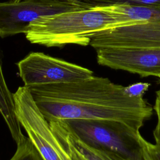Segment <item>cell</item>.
I'll use <instances>...</instances> for the list:
<instances>
[{
    "label": "cell",
    "mask_w": 160,
    "mask_h": 160,
    "mask_svg": "<svg viewBox=\"0 0 160 160\" xmlns=\"http://www.w3.org/2000/svg\"><path fill=\"white\" fill-rule=\"evenodd\" d=\"M39 109L49 122L68 119H109L123 122L139 131L152 114L143 98L130 95L126 86L107 78L28 88Z\"/></svg>",
    "instance_id": "obj_1"
},
{
    "label": "cell",
    "mask_w": 160,
    "mask_h": 160,
    "mask_svg": "<svg viewBox=\"0 0 160 160\" xmlns=\"http://www.w3.org/2000/svg\"><path fill=\"white\" fill-rule=\"evenodd\" d=\"M127 26L103 6L44 16L31 22L24 34L31 43L61 48L68 44L89 45L96 32Z\"/></svg>",
    "instance_id": "obj_2"
},
{
    "label": "cell",
    "mask_w": 160,
    "mask_h": 160,
    "mask_svg": "<svg viewBox=\"0 0 160 160\" xmlns=\"http://www.w3.org/2000/svg\"><path fill=\"white\" fill-rule=\"evenodd\" d=\"M66 122L89 147L116 154L124 160H145L142 136L127 124L109 119H68Z\"/></svg>",
    "instance_id": "obj_3"
},
{
    "label": "cell",
    "mask_w": 160,
    "mask_h": 160,
    "mask_svg": "<svg viewBox=\"0 0 160 160\" xmlns=\"http://www.w3.org/2000/svg\"><path fill=\"white\" fill-rule=\"evenodd\" d=\"M80 0H20L0 2V38L25 33L29 24L49 15L85 9Z\"/></svg>",
    "instance_id": "obj_4"
},
{
    "label": "cell",
    "mask_w": 160,
    "mask_h": 160,
    "mask_svg": "<svg viewBox=\"0 0 160 160\" xmlns=\"http://www.w3.org/2000/svg\"><path fill=\"white\" fill-rule=\"evenodd\" d=\"M17 66L27 88L76 82L93 76V72L86 68L39 52L29 53Z\"/></svg>",
    "instance_id": "obj_5"
},
{
    "label": "cell",
    "mask_w": 160,
    "mask_h": 160,
    "mask_svg": "<svg viewBox=\"0 0 160 160\" xmlns=\"http://www.w3.org/2000/svg\"><path fill=\"white\" fill-rule=\"evenodd\" d=\"M16 115L28 138L44 160H62L49 124L36 104L29 89L19 86L13 93Z\"/></svg>",
    "instance_id": "obj_6"
},
{
    "label": "cell",
    "mask_w": 160,
    "mask_h": 160,
    "mask_svg": "<svg viewBox=\"0 0 160 160\" xmlns=\"http://www.w3.org/2000/svg\"><path fill=\"white\" fill-rule=\"evenodd\" d=\"M99 64L141 77L160 76V49L100 48L95 49Z\"/></svg>",
    "instance_id": "obj_7"
},
{
    "label": "cell",
    "mask_w": 160,
    "mask_h": 160,
    "mask_svg": "<svg viewBox=\"0 0 160 160\" xmlns=\"http://www.w3.org/2000/svg\"><path fill=\"white\" fill-rule=\"evenodd\" d=\"M89 45L100 48H140L160 49V21L118 26L99 31Z\"/></svg>",
    "instance_id": "obj_8"
},
{
    "label": "cell",
    "mask_w": 160,
    "mask_h": 160,
    "mask_svg": "<svg viewBox=\"0 0 160 160\" xmlns=\"http://www.w3.org/2000/svg\"><path fill=\"white\" fill-rule=\"evenodd\" d=\"M48 122L56 138L72 160H106L99 151L82 141L64 121Z\"/></svg>",
    "instance_id": "obj_9"
},
{
    "label": "cell",
    "mask_w": 160,
    "mask_h": 160,
    "mask_svg": "<svg viewBox=\"0 0 160 160\" xmlns=\"http://www.w3.org/2000/svg\"><path fill=\"white\" fill-rule=\"evenodd\" d=\"M103 6L108 11L116 14L127 25L160 21V6L126 4Z\"/></svg>",
    "instance_id": "obj_10"
},
{
    "label": "cell",
    "mask_w": 160,
    "mask_h": 160,
    "mask_svg": "<svg viewBox=\"0 0 160 160\" xmlns=\"http://www.w3.org/2000/svg\"><path fill=\"white\" fill-rule=\"evenodd\" d=\"M0 114L4 119L10 134L14 140L23 136L21 125L16 115L13 94L9 89L2 71L0 59Z\"/></svg>",
    "instance_id": "obj_11"
},
{
    "label": "cell",
    "mask_w": 160,
    "mask_h": 160,
    "mask_svg": "<svg viewBox=\"0 0 160 160\" xmlns=\"http://www.w3.org/2000/svg\"><path fill=\"white\" fill-rule=\"evenodd\" d=\"M9 160H44L38 149L28 137L17 145L15 153Z\"/></svg>",
    "instance_id": "obj_12"
},
{
    "label": "cell",
    "mask_w": 160,
    "mask_h": 160,
    "mask_svg": "<svg viewBox=\"0 0 160 160\" xmlns=\"http://www.w3.org/2000/svg\"><path fill=\"white\" fill-rule=\"evenodd\" d=\"M91 6L126 4L132 6H158L160 0H80Z\"/></svg>",
    "instance_id": "obj_13"
},
{
    "label": "cell",
    "mask_w": 160,
    "mask_h": 160,
    "mask_svg": "<svg viewBox=\"0 0 160 160\" xmlns=\"http://www.w3.org/2000/svg\"><path fill=\"white\" fill-rule=\"evenodd\" d=\"M145 160H160V149L154 144L150 143L142 138Z\"/></svg>",
    "instance_id": "obj_14"
},
{
    "label": "cell",
    "mask_w": 160,
    "mask_h": 160,
    "mask_svg": "<svg viewBox=\"0 0 160 160\" xmlns=\"http://www.w3.org/2000/svg\"><path fill=\"white\" fill-rule=\"evenodd\" d=\"M157 115L158 122L154 130L153 135L155 140V144L160 149V89L156 92V99L154 106Z\"/></svg>",
    "instance_id": "obj_15"
},
{
    "label": "cell",
    "mask_w": 160,
    "mask_h": 160,
    "mask_svg": "<svg viewBox=\"0 0 160 160\" xmlns=\"http://www.w3.org/2000/svg\"><path fill=\"white\" fill-rule=\"evenodd\" d=\"M151 84L148 82H136L126 86L127 92L135 97H143Z\"/></svg>",
    "instance_id": "obj_16"
},
{
    "label": "cell",
    "mask_w": 160,
    "mask_h": 160,
    "mask_svg": "<svg viewBox=\"0 0 160 160\" xmlns=\"http://www.w3.org/2000/svg\"><path fill=\"white\" fill-rule=\"evenodd\" d=\"M99 151L101 153V154L103 156V157L105 158L106 160H124L121 157L116 155V154L109 152L101 151Z\"/></svg>",
    "instance_id": "obj_17"
},
{
    "label": "cell",
    "mask_w": 160,
    "mask_h": 160,
    "mask_svg": "<svg viewBox=\"0 0 160 160\" xmlns=\"http://www.w3.org/2000/svg\"><path fill=\"white\" fill-rule=\"evenodd\" d=\"M158 82L159 84H160V76L158 77Z\"/></svg>",
    "instance_id": "obj_18"
},
{
    "label": "cell",
    "mask_w": 160,
    "mask_h": 160,
    "mask_svg": "<svg viewBox=\"0 0 160 160\" xmlns=\"http://www.w3.org/2000/svg\"><path fill=\"white\" fill-rule=\"evenodd\" d=\"M8 1H18L20 0H8Z\"/></svg>",
    "instance_id": "obj_19"
}]
</instances>
